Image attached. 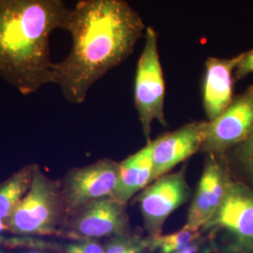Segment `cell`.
Instances as JSON below:
<instances>
[{
    "label": "cell",
    "mask_w": 253,
    "mask_h": 253,
    "mask_svg": "<svg viewBox=\"0 0 253 253\" xmlns=\"http://www.w3.org/2000/svg\"><path fill=\"white\" fill-rule=\"evenodd\" d=\"M70 12L65 0H0V79L24 96L52 84L50 37Z\"/></svg>",
    "instance_id": "obj_2"
},
{
    "label": "cell",
    "mask_w": 253,
    "mask_h": 253,
    "mask_svg": "<svg viewBox=\"0 0 253 253\" xmlns=\"http://www.w3.org/2000/svg\"><path fill=\"white\" fill-rule=\"evenodd\" d=\"M104 253H145L151 250L150 237L144 238L131 231L104 239Z\"/></svg>",
    "instance_id": "obj_16"
},
{
    "label": "cell",
    "mask_w": 253,
    "mask_h": 253,
    "mask_svg": "<svg viewBox=\"0 0 253 253\" xmlns=\"http://www.w3.org/2000/svg\"><path fill=\"white\" fill-rule=\"evenodd\" d=\"M0 253H6V252H4V251H0Z\"/></svg>",
    "instance_id": "obj_24"
},
{
    "label": "cell",
    "mask_w": 253,
    "mask_h": 253,
    "mask_svg": "<svg viewBox=\"0 0 253 253\" xmlns=\"http://www.w3.org/2000/svg\"><path fill=\"white\" fill-rule=\"evenodd\" d=\"M145 24L125 0H81L65 30L72 48L54 63L52 84L73 104L84 102L91 86L132 54Z\"/></svg>",
    "instance_id": "obj_1"
},
{
    "label": "cell",
    "mask_w": 253,
    "mask_h": 253,
    "mask_svg": "<svg viewBox=\"0 0 253 253\" xmlns=\"http://www.w3.org/2000/svg\"><path fill=\"white\" fill-rule=\"evenodd\" d=\"M190 195L185 169L164 174L138 193L135 200L149 237L162 235L166 219L187 202Z\"/></svg>",
    "instance_id": "obj_8"
},
{
    "label": "cell",
    "mask_w": 253,
    "mask_h": 253,
    "mask_svg": "<svg viewBox=\"0 0 253 253\" xmlns=\"http://www.w3.org/2000/svg\"><path fill=\"white\" fill-rule=\"evenodd\" d=\"M67 217L60 180L51 178L36 163L31 187L8 220L9 234L57 238Z\"/></svg>",
    "instance_id": "obj_3"
},
{
    "label": "cell",
    "mask_w": 253,
    "mask_h": 253,
    "mask_svg": "<svg viewBox=\"0 0 253 253\" xmlns=\"http://www.w3.org/2000/svg\"><path fill=\"white\" fill-rule=\"evenodd\" d=\"M201 237V231H192L183 227L173 234L166 235L162 234L153 238L150 237L151 250L159 251L160 253H175Z\"/></svg>",
    "instance_id": "obj_17"
},
{
    "label": "cell",
    "mask_w": 253,
    "mask_h": 253,
    "mask_svg": "<svg viewBox=\"0 0 253 253\" xmlns=\"http://www.w3.org/2000/svg\"><path fill=\"white\" fill-rule=\"evenodd\" d=\"M206 135V121L186 124L158 137L152 143V182L171 172L176 165L202 150Z\"/></svg>",
    "instance_id": "obj_11"
},
{
    "label": "cell",
    "mask_w": 253,
    "mask_h": 253,
    "mask_svg": "<svg viewBox=\"0 0 253 253\" xmlns=\"http://www.w3.org/2000/svg\"><path fill=\"white\" fill-rule=\"evenodd\" d=\"M6 235H0V248H2V245H3V242H4V240H5V236H6Z\"/></svg>",
    "instance_id": "obj_23"
},
{
    "label": "cell",
    "mask_w": 253,
    "mask_h": 253,
    "mask_svg": "<svg viewBox=\"0 0 253 253\" xmlns=\"http://www.w3.org/2000/svg\"><path fill=\"white\" fill-rule=\"evenodd\" d=\"M119 166L114 160L102 159L66 172L59 180L68 216L88 203L112 196L118 184Z\"/></svg>",
    "instance_id": "obj_7"
},
{
    "label": "cell",
    "mask_w": 253,
    "mask_h": 253,
    "mask_svg": "<svg viewBox=\"0 0 253 253\" xmlns=\"http://www.w3.org/2000/svg\"><path fill=\"white\" fill-rule=\"evenodd\" d=\"M119 164L118 184L111 197L126 205L152 182V143H146L145 147Z\"/></svg>",
    "instance_id": "obj_13"
},
{
    "label": "cell",
    "mask_w": 253,
    "mask_h": 253,
    "mask_svg": "<svg viewBox=\"0 0 253 253\" xmlns=\"http://www.w3.org/2000/svg\"><path fill=\"white\" fill-rule=\"evenodd\" d=\"M242 54L231 58L209 57L203 77V105L208 120L217 118L234 97L235 70Z\"/></svg>",
    "instance_id": "obj_12"
},
{
    "label": "cell",
    "mask_w": 253,
    "mask_h": 253,
    "mask_svg": "<svg viewBox=\"0 0 253 253\" xmlns=\"http://www.w3.org/2000/svg\"><path fill=\"white\" fill-rule=\"evenodd\" d=\"M233 179L234 174L226 158L208 153L184 227L201 231L206 226L221 206Z\"/></svg>",
    "instance_id": "obj_10"
},
{
    "label": "cell",
    "mask_w": 253,
    "mask_h": 253,
    "mask_svg": "<svg viewBox=\"0 0 253 253\" xmlns=\"http://www.w3.org/2000/svg\"><path fill=\"white\" fill-rule=\"evenodd\" d=\"M56 253H104V243L100 239H66L58 241Z\"/></svg>",
    "instance_id": "obj_18"
},
{
    "label": "cell",
    "mask_w": 253,
    "mask_h": 253,
    "mask_svg": "<svg viewBox=\"0 0 253 253\" xmlns=\"http://www.w3.org/2000/svg\"><path fill=\"white\" fill-rule=\"evenodd\" d=\"M205 243L202 239V237L198 240L194 241L193 243L188 245L187 247L183 248L180 251L176 252L175 253H207L208 251H205Z\"/></svg>",
    "instance_id": "obj_20"
},
{
    "label": "cell",
    "mask_w": 253,
    "mask_h": 253,
    "mask_svg": "<svg viewBox=\"0 0 253 253\" xmlns=\"http://www.w3.org/2000/svg\"><path fill=\"white\" fill-rule=\"evenodd\" d=\"M0 235H10L8 222L0 217Z\"/></svg>",
    "instance_id": "obj_21"
},
{
    "label": "cell",
    "mask_w": 253,
    "mask_h": 253,
    "mask_svg": "<svg viewBox=\"0 0 253 253\" xmlns=\"http://www.w3.org/2000/svg\"><path fill=\"white\" fill-rule=\"evenodd\" d=\"M253 130V84L235 97L217 118L206 121L203 152L225 158Z\"/></svg>",
    "instance_id": "obj_9"
},
{
    "label": "cell",
    "mask_w": 253,
    "mask_h": 253,
    "mask_svg": "<svg viewBox=\"0 0 253 253\" xmlns=\"http://www.w3.org/2000/svg\"><path fill=\"white\" fill-rule=\"evenodd\" d=\"M201 231L212 240L220 235L224 253H253V189L234 176L221 206Z\"/></svg>",
    "instance_id": "obj_4"
},
{
    "label": "cell",
    "mask_w": 253,
    "mask_h": 253,
    "mask_svg": "<svg viewBox=\"0 0 253 253\" xmlns=\"http://www.w3.org/2000/svg\"><path fill=\"white\" fill-rule=\"evenodd\" d=\"M6 253H52L42 252V251H37V250H15V251H7Z\"/></svg>",
    "instance_id": "obj_22"
},
{
    "label": "cell",
    "mask_w": 253,
    "mask_h": 253,
    "mask_svg": "<svg viewBox=\"0 0 253 253\" xmlns=\"http://www.w3.org/2000/svg\"><path fill=\"white\" fill-rule=\"evenodd\" d=\"M225 158L235 178L253 190V130L243 142L229 151Z\"/></svg>",
    "instance_id": "obj_15"
},
{
    "label": "cell",
    "mask_w": 253,
    "mask_h": 253,
    "mask_svg": "<svg viewBox=\"0 0 253 253\" xmlns=\"http://www.w3.org/2000/svg\"><path fill=\"white\" fill-rule=\"evenodd\" d=\"M253 73V49L245 52L235 70V80L244 79L246 76Z\"/></svg>",
    "instance_id": "obj_19"
},
{
    "label": "cell",
    "mask_w": 253,
    "mask_h": 253,
    "mask_svg": "<svg viewBox=\"0 0 253 253\" xmlns=\"http://www.w3.org/2000/svg\"><path fill=\"white\" fill-rule=\"evenodd\" d=\"M165 81L158 48V35L152 27L145 32V45L139 57L134 82V102L143 134L146 143L151 142L150 134L154 120L167 126L164 114Z\"/></svg>",
    "instance_id": "obj_5"
},
{
    "label": "cell",
    "mask_w": 253,
    "mask_h": 253,
    "mask_svg": "<svg viewBox=\"0 0 253 253\" xmlns=\"http://www.w3.org/2000/svg\"><path fill=\"white\" fill-rule=\"evenodd\" d=\"M36 163H29L0 182V217L8 222L13 210L30 189Z\"/></svg>",
    "instance_id": "obj_14"
},
{
    "label": "cell",
    "mask_w": 253,
    "mask_h": 253,
    "mask_svg": "<svg viewBox=\"0 0 253 253\" xmlns=\"http://www.w3.org/2000/svg\"><path fill=\"white\" fill-rule=\"evenodd\" d=\"M129 231L126 205L110 196L93 201L71 213L57 238L103 240Z\"/></svg>",
    "instance_id": "obj_6"
}]
</instances>
